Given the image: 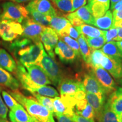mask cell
I'll return each instance as SVG.
<instances>
[{"mask_svg":"<svg viewBox=\"0 0 122 122\" xmlns=\"http://www.w3.org/2000/svg\"><path fill=\"white\" fill-rule=\"evenodd\" d=\"M114 23L113 15L111 11L108 10L106 14L100 18H94L93 25L103 30H109Z\"/></svg>","mask_w":122,"mask_h":122,"instance_id":"obj_23","label":"cell"},{"mask_svg":"<svg viewBox=\"0 0 122 122\" xmlns=\"http://www.w3.org/2000/svg\"><path fill=\"white\" fill-rule=\"evenodd\" d=\"M86 2V0H72V9L71 13L84 6Z\"/></svg>","mask_w":122,"mask_h":122,"instance_id":"obj_41","label":"cell"},{"mask_svg":"<svg viewBox=\"0 0 122 122\" xmlns=\"http://www.w3.org/2000/svg\"><path fill=\"white\" fill-rule=\"evenodd\" d=\"M61 11L71 13L72 9V0H51Z\"/></svg>","mask_w":122,"mask_h":122,"instance_id":"obj_34","label":"cell"},{"mask_svg":"<svg viewBox=\"0 0 122 122\" xmlns=\"http://www.w3.org/2000/svg\"><path fill=\"white\" fill-rule=\"evenodd\" d=\"M112 27L113 28H122V19L114 22Z\"/></svg>","mask_w":122,"mask_h":122,"instance_id":"obj_47","label":"cell"},{"mask_svg":"<svg viewBox=\"0 0 122 122\" xmlns=\"http://www.w3.org/2000/svg\"><path fill=\"white\" fill-rule=\"evenodd\" d=\"M46 73L51 83L56 86H59L63 80L62 74L57 62L54 58L44 51L43 57L38 64Z\"/></svg>","mask_w":122,"mask_h":122,"instance_id":"obj_4","label":"cell"},{"mask_svg":"<svg viewBox=\"0 0 122 122\" xmlns=\"http://www.w3.org/2000/svg\"><path fill=\"white\" fill-rule=\"evenodd\" d=\"M75 113L88 119L94 120L95 118L92 107L88 103L85 98L77 102L75 107Z\"/></svg>","mask_w":122,"mask_h":122,"instance_id":"obj_19","label":"cell"},{"mask_svg":"<svg viewBox=\"0 0 122 122\" xmlns=\"http://www.w3.org/2000/svg\"><path fill=\"white\" fill-rule=\"evenodd\" d=\"M122 1V0H111V7L115 5L117 3H118V2H119V1Z\"/></svg>","mask_w":122,"mask_h":122,"instance_id":"obj_51","label":"cell"},{"mask_svg":"<svg viewBox=\"0 0 122 122\" xmlns=\"http://www.w3.org/2000/svg\"><path fill=\"white\" fill-rule=\"evenodd\" d=\"M71 14L81 20L84 23L93 25L94 18L92 15L88 5L83 6Z\"/></svg>","mask_w":122,"mask_h":122,"instance_id":"obj_25","label":"cell"},{"mask_svg":"<svg viewBox=\"0 0 122 122\" xmlns=\"http://www.w3.org/2000/svg\"><path fill=\"white\" fill-rule=\"evenodd\" d=\"M112 10H122V0L117 3L115 5L111 7Z\"/></svg>","mask_w":122,"mask_h":122,"instance_id":"obj_45","label":"cell"},{"mask_svg":"<svg viewBox=\"0 0 122 122\" xmlns=\"http://www.w3.org/2000/svg\"><path fill=\"white\" fill-rule=\"evenodd\" d=\"M40 41L49 56L54 58V49L59 41V36L57 32L51 27H45L40 35Z\"/></svg>","mask_w":122,"mask_h":122,"instance_id":"obj_9","label":"cell"},{"mask_svg":"<svg viewBox=\"0 0 122 122\" xmlns=\"http://www.w3.org/2000/svg\"><path fill=\"white\" fill-rule=\"evenodd\" d=\"M23 27L19 23L0 20V37L7 42L13 41L23 34Z\"/></svg>","mask_w":122,"mask_h":122,"instance_id":"obj_5","label":"cell"},{"mask_svg":"<svg viewBox=\"0 0 122 122\" xmlns=\"http://www.w3.org/2000/svg\"><path fill=\"white\" fill-rule=\"evenodd\" d=\"M117 45H118V48H119L120 51L122 53V40L118 41L117 42Z\"/></svg>","mask_w":122,"mask_h":122,"instance_id":"obj_50","label":"cell"},{"mask_svg":"<svg viewBox=\"0 0 122 122\" xmlns=\"http://www.w3.org/2000/svg\"><path fill=\"white\" fill-rule=\"evenodd\" d=\"M86 42L92 50H97L103 46L106 43L105 36H101L98 37H85Z\"/></svg>","mask_w":122,"mask_h":122,"instance_id":"obj_32","label":"cell"},{"mask_svg":"<svg viewBox=\"0 0 122 122\" xmlns=\"http://www.w3.org/2000/svg\"><path fill=\"white\" fill-rule=\"evenodd\" d=\"M74 122H94V120L93 119H88L83 118L81 116L75 114L73 117L71 118Z\"/></svg>","mask_w":122,"mask_h":122,"instance_id":"obj_43","label":"cell"},{"mask_svg":"<svg viewBox=\"0 0 122 122\" xmlns=\"http://www.w3.org/2000/svg\"><path fill=\"white\" fill-rule=\"evenodd\" d=\"M71 25L67 18L57 15L51 16L50 20V27L57 32L59 37L67 35V32Z\"/></svg>","mask_w":122,"mask_h":122,"instance_id":"obj_16","label":"cell"},{"mask_svg":"<svg viewBox=\"0 0 122 122\" xmlns=\"http://www.w3.org/2000/svg\"><path fill=\"white\" fill-rule=\"evenodd\" d=\"M0 67L11 72H14L17 67L14 59L4 49H0Z\"/></svg>","mask_w":122,"mask_h":122,"instance_id":"obj_21","label":"cell"},{"mask_svg":"<svg viewBox=\"0 0 122 122\" xmlns=\"http://www.w3.org/2000/svg\"><path fill=\"white\" fill-rule=\"evenodd\" d=\"M63 41L65 42L67 45L69 46L71 48H72L75 52L77 53L78 56H80V47H79V44L77 41H76L75 39L70 37L67 35H64V36L59 37Z\"/></svg>","mask_w":122,"mask_h":122,"instance_id":"obj_35","label":"cell"},{"mask_svg":"<svg viewBox=\"0 0 122 122\" xmlns=\"http://www.w3.org/2000/svg\"><path fill=\"white\" fill-rule=\"evenodd\" d=\"M82 83L85 92L96 94L97 95L105 96L108 95L105 89L100 84L92 71L89 74L85 75Z\"/></svg>","mask_w":122,"mask_h":122,"instance_id":"obj_10","label":"cell"},{"mask_svg":"<svg viewBox=\"0 0 122 122\" xmlns=\"http://www.w3.org/2000/svg\"><path fill=\"white\" fill-rule=\"evenodd\" d=\"M106 56L111 57H117L122 58V53L117 44V42L112 41L107 42L101 49Z\"/></svg>","mask_w":122,"mask_h":122,"instance_id":"obj_28","label":"cell"},{"mask_svg":"<svg viewBox=\"0 0 122 122\" xmlns=\"http://www.w3.org/2000/svg\"><path fill=\"white\" fill-rule=\"evenodd\" d=\"M85 99L87 101L88 103L92 107L95 114V117L98 122H100L105 103L106 96L97 95L88 92H85Z\"/></svg>","mask_w":122,"mask_h":122,"instance_id":"obj_12","label":"cell"},{"mask_svg":"<svg viewBox=\"0 0 122 122\" xmlns=\"http://www.w3.org/2000/svg\"><path fill=\"white\" fill-rule=\"evenodd\" d=\"M2 96L6 106L10 108V110L13 109L19 104L13 96L7 92L3 91L2 92Z\"/></svg>","mask_w":122,"mask_h":122,"instance_id":"obj_36","label":"cell"},{"mask_svg":"<svg viewBox=\"0 0 122 122\" xmlns=\"http://www.w3.org/2000/svg\"><path fill=\"white\" fill-rule=\"evenodd\" d=\"M14 2L18 3V4H21V3H25L27 2H30L32 0H10Z\"/></svg>","mask_w":122,"mask_h":122,"instance_id":"obj_49","label":"cell"},{"mask_svg":"<svg viewBox=\"0 0 122 122\" xmlns=\"http://www.w3.org/2000/svg\"><path fill=\"white\" fill-rule=\"evenodd\" d=\"M88 3L93 2H100L106 4L107 6H110V0H88Z\"/></svg>","mask_w":122,"mask_h":122,"instance_id":"obj_46","label":"cell"},{"mask_svg":"<svg viewBox=\"0 0 122 122\" xmlns=\"http://www.w3.org/2000/svg\"><path fill=\"white\" fill-rule=\"evenodd\" d=\"M121 84H122V81H121Z\"/></svg>","mask_w":122,"mask_h":122,"instance_id":"obj_53","label":"cell"},{"mask_svg":"<svg viewBox=\"0 0 122 122\" xmlns=\"http://www.w3.org/2000/svg\"><path fill=\"white\" fill-rule=\"evenodd\" d=\"M118 29L117 28L111 27L109 30H106V33H105V39L106 43L115 40L116 38L118 36Z\"/></svg>","mask_w":122,"mask_h":122,"instance_id":"obj_37","label":"cell"},{"mask_svg":"<svg viewBox=\"0 0 122 122\" xmlns=\"http://www.w3.org/2000/svg\"><path fill=\"white\" fill-rule=\"evenodd\" d=\"M0 122H9L6 120V119H0Z\"/></svg>","mask_w":122,"mask_h":122,"instance_id":"obj_52","label":"cell"},{"mask_svg":"<svg viewBox=\"0 0 122 122\" xmlns=\"http://www.w3.org/2000/svg\"><path fill=\"white\" fill-rule=\"evenodd\" d=\"M77 41L79 42V47H80V54L81 55L83 59L85 62V63L88 64L92 52V50L88 46L85 37L83 35H80V36L77 39Z\"/></svg>","mask_w":122,"mask_h":122,"instance_id":"obj_29","label":"cell"},{"mask_svg":"<svg viewBox=\"0 0 122 122\" xmlns=\"http://www.w3.org/2000/svg\"><path fill=\"white\" fill-rule=\"evenodd\" d=\"M67 35L73 38V39L76 40L78 39L79 36H80V34L77 31V30L75 27H73V25H71L68 28L67 32Z\"/></svg>","mask_w":122,"mask_h":122,"instance_id":"obj_40","label":"cell"},{"mask_svg":"<svg viewBox=\"0 0 122 122\" xmlns=\"http://www.w3.org/2000/svg\"><path fill=\"white\" fill-rule=\"evenodd\" d=\"M55 53L60 60L65 63H72L76 60L78 55L75 51L60 39L55 48Z\"/></svg>","mask_w":122,"mask_h":122,"instance_id":"obj_11","label":"cell"},{"mask_svg":"<svg viewBox=\"0 0 122 122\" xmlns=\"http://www.w3.org/2000/svg\"><path fill=\"white\" fill-rule=\"evenodd\" d=\"M89 7L92 15L94 18H100L104 15L109 10V7L106 4L100 2H93L88 3L87 5Z\"/></svg>","mask_w":122,"mask_h":122,"instance_id":"obj_26","label":"cell"},{"mask_svg":"<svg viewBox=\"0 0 122 122\" xmlns=\"http://www.w3.org/2000/svg\"><path fill=\"white\" fill-rule=\"evenodd\" d=\"M28 10L29 15H30L31 19H32L35 22L39 23L41 25L46 27H50V20L51 16H48L43 14L39 13L33 9L25 7Z\"/></svg>","mask_w":122,"mask_h":122,"instance_id":"obj_27","label":"cell"},{"mask_svg":"<svg viewBox=\"0 0 122 122\" xmlns=\"http://www.w3.org/2000/svg\"><path fill=\"white\" fill-rule=\"evenodd\" d=\"M10 94L38 122H55L53 113L41 105L36 99L26 97L16 90L11 92Z\"/></svg>","mask_w":122,"mask_h":122,"instance_id":"obj_2","label":"cell"},{"mask_svg":"<svg viewBox=\"0 0 122 122\" xmlns=\"http://www.w3.org/2000/svg\"><path fill=\"white\" fill-rule=\"evenodd\" d=\"M9 49L22 65H38L45 50L41 41H33L21 36L10 44Z\"/></svg>","mask_w":122,"mask_h":122,"instance_id":"obj_1","label":"cell"},{"mask_svg":"<svg viewBox=\"0 0 122 122\" xmlns=\"http://www.w3.org/2000/svg\"><path fill=\"white\" fill-rule=\"evenodd\" d=\"M33 96L39 102L42 106L45 107L53 115L54 114V108L53 106V99L46 96L40 95L36 93H32Z\"/></svg>","mask_w":122,"mask_h":122,"instance_id":"obj_31","label":"cell"},{"mask_svg":"<svg viewBox=\"0 0 122 122\" xmlns=\"http://www.w3.org/2000/svg\"><path fill=\"white\" fill-rule=\"evenodd\" d=\"M9 116L11 122H38L20 104L10 111Z\"/></svg>","mask_w":122,"mask_h":122,"instance_id":"obj_15","label":"cell"},{"mask_svg":"<svg viewBox=\"0 0 122 122\" xmlns=\"http://www.w3.org/2000/svg\"><path fill=\"white\" fill-rule=\"evenodd\" d=\"M100 66L106 70L117 80L122 79V59L111 57L103 54L100 62Z\"/></svg>","mask_w":122,"mask_h":122,"instance_id":"obj_6","label":"cell"},{"mask_svg":"<svg viewBox=\"0 0 122 122\" xmlns=\"http://www.w3.org/2000/svg\"><path fill=\"white\" fill-rule=\"evenodd\" d=\"M32 93H36L40 95L49 97H54V98L59 96V93L57 90L52 86H47V85L38 86L35 89Z\"/></svg>","mask_w":122,"mask_h":122,"instance_id":"obj_30","label":"cell"},{"mask_svg":"<svg viewBox=\"0 0 122 122\" xmlns=\"http://www.w3.org/2000/svg\"><path fill=\"white\" fill-rule=\"evenodd\" d=\"M59 89L61 96H71L79 91H85L82 81L73 79L62 80L59 85Z\"/></svg>","mask_w":122,"mask_h":122,"instance_id":"obj_13","label":"cell"},{"mask_svg":"<svg viewBox=\"0 0 122 122\" xmlns=\"http://www.w3.org/2000/svg\"><path fill=\"white\" fill-rule=\"evenodd\" d=\"M25 7L32 9L48 16L57 15V12L49 0H32Z\"/></svg>","mask_w":122,"mask_h":122,"instance_id":"obj_14","label":"cell"},{"mask_svg":"<svg viewBox=\"0 0 122 122\" xmlns=\"http://www.w3.org/2000/svg\"><path fill=\"white\" fill-rule=\"evenodd\" d=\"M112 15H113L114 22H116V21L119 20H122V10H113Z\"/></svg>","mask_w":122,"mask_h":122,"instance_id":"obj_44","label":"cell"},{"mask_svg":"<svg viewBox=\"0 0 122 122\" xmlns=\"http://www.w3.org/2000/svg\"><path fill=\"white\" fill-rule=\"evenodd\" d=\"M103 54L104 53L101 50H92L90 56L89 62L87 64L88 66L100 67L101 60Z\"/></svg>","mask_w":122,"mask_h":122,"instance_id":"obj_33","label":"cell"},{"mask_svg":"<svg viewBox=\"0 0 122 122\" xmlns=\"http://www.w3.org/2000/svg\"><path fill=\"white\" fill-rule=\"evenodd\" d=\"M8 113L7 106L5 104L1 95V88H0V119H6Z\"/></svg>","mask_w":122,"mask_h":122,"instance_id":"obj_38","label":"cell"},{"mask_svg":"<svg viewBox=\"0 0 122 122\" xmlns=\"http://www.w3.org/2000/svg\"><path fill=\"white\" fill-rule=\"evenodd\" d=\"M22 27L23 31L22 36L33 41H40V35L46 27L35 22L30 17L23 22Z\"/></svg>","mask_w":122,"mask_h":122,"instance_id":"obj_8","label":"cell"},{"mask_svg":"<svg viewBox=\"0 0 122 122\" xmlns=\"http://www.w3.org/2000/svg\"><path fill=\"white\" fill-rule=\"evenodd\" d=\"M80 35H83L85 37H98L105 36L106 30H101L95 27H92L87 24H83L78 27H75Z\"/></svg>","mask_w":122,"mask_h":122,"instance_id":"obj_22","label":"cell"},{"mask_svg":"<svg viewBox=\"0 0 122 122\" xmlns=\"http://www.w3.org/2000/svg\"><path fill=\"white\" fill-rule=\"evenodd\" d=\"M53 106L54 108V114H58L65 115L72 118L74 115L75 109L61 97H56L53 99Z\"/></svg>","mask_w":122,"mask_h":122,"instance_id":"obj_18","label":"cell"},{"mask_svg":"<svg viewBox=\"0 0 122 122\" xmlns=\"http://www.w3.org/2000/svg\"><path fill=\"white\" fill-rule=\"evenodd\" d=\"M118 29V36L116 38L115 40L116 41H120L122 40V28H117Z\"/></svg>","mask_w":122,"mask_h":122,"instance_id":"obj_48","label":"cell"},{"mask_svg":"<svg viewBox=\"0 0 122 122\" xmlns=\"http://www.w3.org/2000/svg\"><path fill=\"white\" fill-rule=\"evenodd\" d=\"M0 84L16 91L20 86L19 81L15 78L9 71L0 67Z\"/></svg>","mask_w":122,"mask_h":122,"instance_id":"obj_20","label":"cell"},{"mask_svg":"<svg viewBox=\"0 0 122 122\" xmlns=\"http://www.w3.org/2000/svg\"><path fill=\"white\" fill-rule=\"evenodd\" d=\"M99 122H122V118L116 114L106 102Z\"/></svg>","mask_w":122,"mask_h":122,"instance_id":"obj_24","label":"cell"},{"mask_svg":"<svg viewBox=\"0 0 122 122\" xmlns=\"http://www.w3.org/2000/svg\"><path fill=\"white\" fill-rule=\"evenodd\" d=\"M107 102L116 114L122 118V88L118 87L110 94Z\"/></svg>","mask_w":122,"mask_h":122,"instance_id":"obj_17","label":"cell"},{"mask_svg":"<svg viewBox=\"0 0 122 122\" xmlns=\"http://www.w3.org/2000/svg\"><path fill=\"white\" fill-rule=\"evenodd\" d=\"M88 67L91 68V71L95 76L100 84L105 89L107 94L111 93L118 88L115 82L106 70L100 66Z\"/></svg>","mask_w":122,"mask_h":122,"instance_id":"obj_7","label":"cell"},{"mask_svg":"<svg viewBox=\"0 0 122 122\" xmlns=\"http://www.w3.org/2000/svg\"><path fill=\"white\" fill-rule=\"evenodd\" d=\"M0 20H7L22 23L29 17V13L25 7L13 2H6L2 5Z\"/></svg>","mask_w":122,"mask_h":122,"instance_id":"obj_3","label":"cell"},{"mask_svg":"<svg viewBox=\"0 0 122 122\" xmlns=\"http://www.w3.org/2000/svg\"><path fill=\"white\" fill-rule=\"evenodd\" d=\"M66 18L67 19L70 21V22L71 23L72 25L74 26V27L80 26V25L84 24V22L81 20L80 19L77 17H76V16H75L74 15H72L71 13L67 15Z\"/></svg>","mask_w":122,"mask_h":122,"instance_id":"obj_39","label":"cell"},{"mask_svg":"<svg viewBox=\"0 0 122 122\" xmlns=\"http://www.w3.org/2000/svg\"><path fill=\"white\" fill-rule=\"evenodd\" d=\"M57 119L58 122H74L72 119L62 114H54Z\"/></svg>","mask_w":122,"mask_h":122,"instance_id":"obj_42","label":"cell"}]
</instances>
